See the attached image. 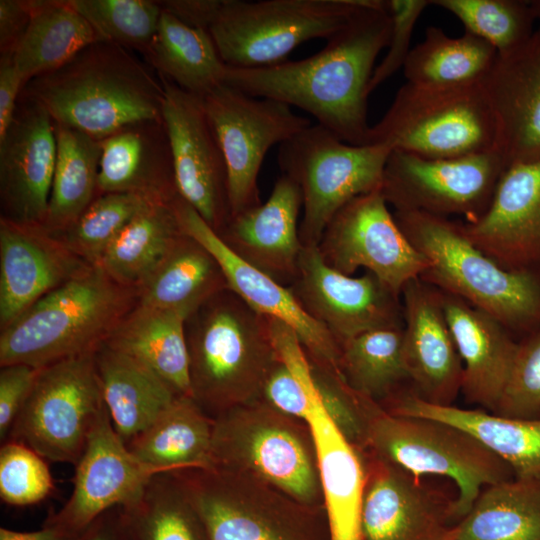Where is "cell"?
Returning <instances> with one entry per match:
<instances>
[{"label": "cell", "instance_id": "19", "mask_svg": "<svg viewBox=\"0 0 540 540\" xmlns=\"http://www.w3.org/2000/svg\"><path fill=\"white\" fill-rule=\"evenodd\" d=\"M173 206L182 231L205 247L220 265L227 288L259 314L288 325L314 363L343 377L337 341L302 308L289 288L235 255L179 195L174 198Z\"/></svg>", "mask_w": 540, "mask_h": 540}, {"label": "cell", "instance_id": "42", "mask_svg": "<svg viewBox=\"0 0 540 540\" xmlns=\"http://www.w3.org/2000/svg\"><path fill=\"white\" fill-rule=\"evenodd\" d=\"M339 366L347 385L377 403L410 383L403 352V327L359 334L339 343Z\"/></svg>", "mask_w": 540, "mask_h": 540}, {"label": "cell", "instance_id": "20", "mask_svg": "<svg viewBox=\"0 0 540 540\" xmlns=\"http://www.w3.org/2000/svg\"><path fill=\"white\" fill-rule=\"evenodd\" d=\"M175 473L209 540H295L275 519L295 501L279 490L251 476L219 469Z\"/></svg>", "mask_w": 540, "mask_h": 540}, {"label": "cell", "instance_id": "51", "mask_svg": "<svg viewBox=\"0 0 540 540\" xmlns=\"http://www.w3.org/2000/svg\"><path fill=\"white\" fill-rule=\"evenodd\" d=\"M24 81L16 70L11 57L1 56L0 61V140L9 129L17 108L18 95Z\"/></svg>", "mask_w": 540, "mask_h": 540}, {"label": "cell", "instance_id": "18", "mask_svg": "<svg viewBox=\"0 0 540 540\" xmlns=\"http://www.w3.org/2000/svg\"><path fill=\"white\" fill-rule=\"evenodd\" d=\"M165 473L135 457L103 410L75 463L73 490L49 526L72 537L107 511L139 497L151 478Z\"/></svg>", "mask_w": 540, "mask_h": 540}, {"label": "cell", "instance_id": "8", "mask_svg": "<svg viewBox=\"0 0 540 540\" xmlns=\"http://www.w3.org/2000/svg\"><path fill=\"white\" fill-rule=\"evenodd\" d=\"M481 83L428 87L406 82L380 121L371 126L369 145L425 158L495 150L494 118Z\"/></svg>", "mask_w": 540, "mask_h": 540}, {"label": "cell", "instance_id": "5", "mask_svg": "<svg viewBox=\"0 0 540 540\" xmlns=\"http://www.w3.org/2000/svg\"><path fill=\"white\" fill-rule=\"evenodd\" d=\"M137 290L99 266L54 289L1 330L0 366L42 369L95 352L134 308Z\"/></svg>", "mask_w": 540, "mask_h": 540}, {"label": "cell", "instance_id": "11", "mask_svg": "<svg viewBox=\"0 0 540 540\" xmlns=\"http://www.w3.org/2000/svg\"><path fill=\"white\" fill-rule=\"evenodd\" d=\"M95 352L40 369L7 440L46 460L75 465L106 407Z\"/></svg>", "mask_w": 540, "mask_h": 540}, {"label": "cell", "instance_id": "45", "mask_svg": "<svg viewBox=\"0 0 540 540\" xmlns=\"http://www.w3.org/2000/svg\"><path fill=\"white\" fill-rule=\"evenodd\" d=\"M91 25L100 41L133 47L143 53L160 20V2L150 0H68Z\"/></svg>", "mask_w": 540, "mask_h": 540}, {"label": "cell", "instance_id": "35", "mask_svg": "<svg viewBox=\"0 0 540 540\" xmlns=\"http://www.w3.org/2000/svg\"><path fill=\"white\" fill-rule=\"evenodd\" d=\"M144 53L165 79L196 96L203 98L224 84L227 65L209 31L191 27L163 8Z\"/></svg>", "mask_w": 540, "mask_h": 540}, {"label": "cell", "instance_id": "27", "mask_svg": "<svg viewBox=\"0 0 540 540\" xmlns=\"http://www.w3.org/2000/svg\"><path fill=\"white\" fill-rule=\"evenodd\" d=\"M442 304L463 365L461 392L469 403L493 412L500 397L518 342L493 316L444 293Z\"/></svg>", "mask_w": 540, "mask_h": 540}, {"label": "cell", "instance_id": "2", "mask_svg": "<svg viewBox=\"0 0 540 540\" xmlns=\"http://www.w3.org/2000/svg\"><path fill=\"white\" fill-rule=\"evenodd\" d=\"M54 123L101 141L142 123H162L163 82L124 47L97 41L24 86Z\"/></svg>", "mask_w": 540, "mask_h": 540}, {"label": "cell", "instance_id": "32", "mask_svg": "<svg viewBox=\"0 0 540 540\" xmlns=\"http://www.w3.org/2000/svg\"><path fill=\"white\" fill-rule=\"evenodd\" d=\"M153 123L127 127L101 140L98 190L173 199L178 195L167 135L156 143Z\"/></svg>", "mask_w": 540, "mask_h": 540}, {"label": "cell", "instance_id": "3", "mask_svg": "<svg viewBox=\"0 0 540 540\" xmlns=\"http://www.w3.org/2000/svg\"><path fill=\"white\" fill-rule=\"evenodd\" d=\"M192 398L212 418L259 400L278 361L268 318L226 288L186 321Z\"/></svg>", "mask_w": 540, "mask_h": 540}, {"label": "cell", "instance_id": "53", "mask_svg": "<svg viewBox=\"0 0 540 540\" xmlns=\"http://www.w3.org/2000/svg\"><path fill=\"white\" fill-rule=\"evenodd\" d=\"M71 537L48 526L35 532H18L6 528L0 529V540H70Z\"/></svg>", "mask_w": 540, "mask_h": 540}, {"label": "cell", "instance_id": "52", "mask_svg": "<svg viewBox=\"0 0 540 540\" xmlns=\"http://www.w3.org/2000/svg\"><path fill=\"white\" fill-rule=\"evenodd\" d=\"M160 4L183 23L208 30L220 10L222 0H170L161 1Z\"/></svg>", "mask_w": 540, "mask_h": 540}, {"label": "cell", "instance_id": "24", "mask_svg": "<svg viewBox=\"0 0 540 540\" xmlns=\"http://www.w3.org/2000/svg\"><path fill=\"white\" fill-rule=\"evenodd\" d=\"M506 167L540 160V28L518 48L498 54L481 83Z\"/></svg>", "mask_w": 540, "mask_h": 540}, {"label": "cell", "instance_id": "29", "mask_svg": "<svg viewBox=\"0 0 540 540\" xmlns=\"http://www.w3.org/2000/svg\"><path fill=\"white\" fill-rule=\"evenodd\" d=\"M385 402L387 411L438 420L473 437L513 469L515 477L540 479V419H517L480 409L436 405L404 388Z\"/></svg>", "mask_w": 540, "mask_h": 540}, {"label": "cell", "instance_id": "1", "mask_svg": "<svg viewBox=\"0 0 540 540\" xmlns=\"http://www.w3.org/2000/svg\"><path fill=\"white\" fill-rule=\"evenodd\" d=\"M390 32L386 0H367L314 55L262 67L227 65L224 84L297 107L342 141L369 145L368 86Z\"/></svg>", "mask_w": 540, "mask_h": 540}, {"label": "cell", "instance_id": "15", "mask_svg": "<svg viewBox=\"0 0 540 540\" xmlns=\"http://www.w3.org/2000/svg\"><path fill=\"white\" fill-rule=\"evenodd\" d=\"M362 540H456L455 497L363 450Z\"/></svg>", "mask_w": 540, "mask_h": 540}, {"label": "cell", "instance_id": "25", "mask_svg": "<svg viewBox=\"0 0 540 540\" xmlns=\"http://www.w3.org/2000/svg\"><path fill=\"white\" fill-rule=\"evenodd\" d=\"M403 352L411 389L436 405L461 392L463 365L443 309L441 291L416 278L401 292Z\"/></svg>", "mask_w": 540, "mask_h": 540}, {"label": "cell", "instance_id": "4", "mask_svg": "<svg viewBox=\"0 0 540 540\" xmlns=\"http://www.w3.org/2000/svg\"><path fill=\"white\" fill-rule=\"evenodd\" d=\"M393 214L427 259L422 281L485 311L520 339L540 328V272L503 268L466 236L460 222L417 211Z\"/></svg>", "mask_w": 540, "mask_h": 540}, {"label": "cell", "instance_id": "28", "mask_svg": "<svg viewBox=\"0 0 540 540\" xmlns=\"http://www.w3.org/2000/svg\"><path fill=\"white\" fill-rule=\"evenodd\" d=\"M305 423L315 448L330 540H362L363 450L352 444L334 424L322 407L315 386Z\"/></svg>", "mask_w": 540, "mask_h": 540}, {"label": "cell", "instance_id": "12", "mask_svg": "<svg viewBox=\"0 0 540 540\" xmlns=\"http://www.w3.org/2000/svg\"><path fill=\"white\" fill-rule=\"evenodd\" d=\"M224 156L231 217L260 205L258 175L270 148L311 125L292 107L222 84L203 97Z\"/></svg>", "mask_w": 540, "mask_h": 540}, {"label": "cell", "instance_id": "40", "mask_svg": "<svg viewBox=\"0 0 540 540\" xmlns=\"http://www.w3.org/2000/svg\"><path fill=\"white\" fill-rule=\"evenodd\" d=\"M498 53L485 40L465 32L448 36L429 26L422 42L413 47L403 67L406 82L428 87H458L481 83Z\"/></svg>", "mask_w": 540, "mask_h": 540}, {"label": "cell", "instance_id": "48", "mask_svg": "<svg viewBox=\"0 0 540 540\" xmlns=\"http://www.w3.org/2000/svg\"><path fill=\"white\" fill-rule=\"evenodd\" d=\"M387 11L391 20V32L387 52L382 61L375 66L371 76L368 93L403 69L412 48L410 42L415 25L426 9L431 5L427 0H386Z\"/></svg>", "mask_w": 540, "mask_h": 540}, {"label": "cell", "instance_id": "49", "mask_svg": "<svg viewBox=\"0 0 540 540\" xmlns=\"http://www.w3.org/2000/svg\"><path fill=\"white\" fill-rule=\"evenodd\" d=\"M40 369L26 364L1 366L0 371V438L6 441L22 410Z\"/></svg>", "mask_w": 540, "mask_h": 540}, {"label": "cell", "instance_id": "38", "mask_svg": "<svg viewBox=\"0 0 540 540\" xmlns=\"http://www.w3.org/2000/svg\"><path fill=\"white\" fill-rule=\"evenodd\" d=\"M57 155L46 219L53 235L69 228L93 202L98 190L101 141L54 123Z\"/></svg>", "mask_w": 540, "mask_h": 540}, {"label": "cell", "instance_id": "16", "mask_svg": "<svg viewBox=\"0 0 540 540\" xmlns=\"http://www.w3.org/2000/svg\"><path fill=\"white\" fill-rule=\"evenodd\" d=\"M162 82V120L177 192L219 233L231 218L227 168L203 98Z\"/></svg>", "mask_w": 540, "mask_h": 540}, {"label": "cell", "instance_id": "47", "mask_svg": "<svg viewBox=\"0 0 540 540\" xmlns=\"http://www.w3.org/2000/svg\"><path fill=\"white\" fill-rule=\"evenodd\" d=\"M492 413L517 419H540V328L519 340Z\"/></svg>", "mask_w": 540, "mask_h": 540}, {"label": "cell", "instance_id": "36", "mask_svg": "<svg viewBox=\"0 0 540 540\" xmlns=\"http://www.w3.org/2000/svg\"><path fill=\"white\" fill-rule=\"evenodd\" d=\"M173 200L151 201L109 245L97 266L117 283L137 290L183 234Z\"/></svg>", "mask_w": 540, "mask_h": 540}, {"label": "cell", "instance_id": "9", "mask_svg": "<svg viewBox=\"0 0 540 540\" xmlns=\"http://www.w3.org/2000/svg\"><path fill=\"white\" fill-rule=\"evenodd\" d=\"M390 153L383 145L346 143L317 123L279 145L282 174L302 193L303 246H317L331 218L349 201L380 190Z\"/></svg>", "mask_w": 540, "mask_h": 540}, {"label": "cell", "instance_id": "10", "mask_svg": "<svg viewBox=\"0 0 540 540\" xmlns=\"http://www.w3.org/2000/svg\"><path fill=\"white\" fill-rule=\"evenodd\" d=\"M367 0H222L208 31L224 63L251 68L281 63L298 45L328 39Z\"/></svg>", "mask_w": 540, "mask_h": 540}, {"label": "cell", "instance_id": "23", "mask_svg": "<svg viewBox=\"0 0 540 540\" xmlns=\"http://www.w3.org/2000/svg\"><path fill=\"white\" fill-rule=\"evenodd\" d=\"M91 267L42 226L1 218V330L42 297Z\"/></svg>", "mask_w": 540, "mask_h": 540}, {"label": "cell", "instance_id": "14", "mask_svg": "<svg viewBox=\"0 0 540 540\" xmlns=\"http://www.w3.org/2000/svg\"><path fill=\"white\" fill-rule=\"evenodd\" d=\"M380 190L360 195L331 218L317 245L323 261L352 276L373 273L395 293L420 278L427 259L405 236Z\"/></svg>", "mask_w": 540, "mask_h": 540}, {"label": "cell", "instance_id": "31", "mask_svg": "<svg viewBox=\"0 0 540 540\" xmlns=\"http://www.w3.org/2000/svg\"><path fill=\"white\" fill-rule=\"evenodd\" d=\"M186 321L177 312L136 303L105 344L146 366L178 395L192 397Z\"/></svg>", "mask_w": 540, "mask_h": 540}, {"label": "cell", "instance_id": "54", "mask_svg": "<svg viewBox=\"0 0 540 540\" xmlns=\"http://www.w3.org/2000/svg\"><path fill=\"white\" fill-rule=\"evenodd\" d=\"M96 526L92 530V526H88L89 531L83 536L80 540H118V537H115L114 534L108 530L107 525H100V517L94 521Z\"/></svg>", "mask_w": 540, "mask_h": 540}, {"label": "cell", "instance_id": "26", "mask_svg": "<svg viewBox=\"0 0 540 540\" xmlns=\"http://www.w3.org/2000/svg\"><path fill=\"white\" fill-rule=\"evenodd\" d=\"M302 206L299 185L282 174L264 203L231 217L217 234L240 259L288 287L297 277L303 249Z\"/></svg>", "mask_w": 540, "mask_h": 540}, {"label": "cell", "instance_id": "22", "mask_svg": "<svg viewBox=\"0 0 540 540\" xmlns=\"http://www.w3.org/2000/svg\"><path fill=\"white\" fill-rule=\"evenodd\" d=\"M460 224L503 268L540 272V160L507 167L485 213Z\"/></svg>", "mask_w": 540, "mask_h": 540}, {"label": "cell", "instance_id": "43", "mask_svg": "<svg viewBox=\"0 0 540 540\" xmlns=\"http://www.w3.org/2000/svg\"><path fill=\"white\" fill-rule=\"evenodd\" d=\"M157 198L161 197L139 193L102 194L57 237L84 261L97 266L106 249L121 231Z\"/></svg>", "mask_w": 540, "mask_h": 540}, {"label": "cell", "instance_id": "6", "mask_svg": "<svg viewBox=\"0 0 540 540\" xmlns=\"http://www.w3.org/2000/svg\"><path fill=\"white\" fill-rule=\"evenodd\" d=\"M213 419V469L251 476L307 508L323 503L306 423L261 400L230 408Z\"/></svg>", "mask_w": 540, "mask_h": 540}, {"label": "cell", "instance_id": "13", "mask_svg": "<svg viewBox=\"0 0 540 540\" xmlns=\"http://www.w3.org/2000/svg\"><path fill=\"white\" fill-rule=\"evenodd\" d=\"M496 150L457 158L391 151L380 191L395 211H417L472 222L489 207L506 170Z\"/></svg>", "mask_w": 540, "mask_h": 540}, {"label": "cell", "instance_id": "39", "mask_svg": "<svg viewBox=\"0 0 540 540\" xmlns=\"http://www.w3.org/2000/svg\"><path fill=\"white\" fill-rule=\"evenodd\" d=\"M456 540H540V479L483 488L460 521Z\"/></svg>", "mask_w": 540, "mask_h": 540}, {"label": "cell", "instance_id": "30", "mask_svg": "<svg viewBox=\"0 0 540 540\" xmlns=\"http://www.w3.org/2000/svg\"><path fill=\"white\" fill-rule=\"evenodd\" d=\"M95 361L105 406L125 444L182 396L146 366L105 343L96 350Z\"/></svg>", "mask_w": 540, "mask_h": 540}, {"label": "cell", "instance_id": "44", "mask_svg": "<svg viewBox=\"0 0 540 540\" xmlns=\"http://www.w3.org/2000/svg\"><path fill=\"white\" fill-rule=\"evenodd\" d=\"M456 16L473 34L495 48L508 53L524 44L533 34L535 18L529 1L523 0H434Z\"/></svg>", "mask_w": 540, "mask_h": 540}, {"label": "cell", "instance_id": "55", "mask_svg": "<svg viewBox=\"0 0 540 540\" xmlns=\"http://www.w3.org/2000/svg\"><path fill=\"white\" fill-rule=\"evenodd\" d=\"M529 5L535 20H540V0L529 1Z\"/></svg>", "mask_w": 540, "mask_h": 540}, {"label": "cell", "instance_id": "33", "mask_svg": "<svg viewBox=\"0 0 540 540\" xmlns=\"http://www.w3.org/2000/svg\"><path fill=\"white\" fill-rule=\"evenodd\" d=\"M214 419L189 396H178L126 446L140 461L165 473L211 470Z\"/></svg>", "mask_w": 540, "mask_h": 540}, {"label": "cell", "instance_id": "34", "mask_svg": "<svg viewBox=\"0 0 540 540\" xmlns=\"http://www.w3.org/2000/svg\"><path fill=\"white\" fill-rule=\"evenodd\" d=\"M227 288L224 273L210 252L183 234L149 278L137 289V303L192 316Z\"/></svg>", "mask_w": 540, "mask_h": 540}, {"label": "cell", "instance_id": "37", "mask_svg": "<svg viewBox=\"0 0 540 540\" xmlns=\"http://www.w3.org/2000/svg\"><path fill=\"white\" fill-rule=\"evenodd\" d=\"M31 19L11 60L26 85L53 71L92 43L100 41L68 0H33Z\"/></svg>", "mask_w": 540, "mask_h": 540}, {"label": "cell", "instance_id": "46", "mask_svg": "<svg viewBox=\"0 0 540 540\" xmlns=\"http://www.w3.org/2000/svg\"><path fill=\"white\" fill-rule=\"evenodd\" d=\"M40 454L15 440L0 448V497L13 506H27L48 497L54 482L49 467Z\"/></svg>", "mask_w": 540, "mask_h": 540}, {"label": "cell", "instance_id": "21", "mask_svg": "<svg viewBox=\"0 0 540 540\" xmlns=\"http://www.w3.org/2000/svg\"><path fill=\"white\" fill-rule=\"evenodd\" d=\"M57 155L54 122L37 102L16 108L0 140L1 218L42 226L47 215Z\"/></svg>", "mask_w": 540, "mask_h": 540}, {"label": "cell", "instance_id": "7", "mask_svg": "<svg viewBox=\"0 0 540 540\" xmlns=\"http://www.w3.org/2000/svg\"><path fill=\"white\" fill-rule=\"evenodd\" d=\"M365 449L414 475L452 480L459 521L483 488L516 478L509 464L466 431L434 419L393 414L374 401L367 412Z\"/></svg>", "mask_w": 540, "mask_h": 540}, {"label": "cell", "instance_id": "50", "mask_svg": "<svg viewBox=\"0 0 540 540\" xmlns=\"http://www.w3.org/2000/svg\"><path fill=\"white\" fill-rule=\"evenodd\" d=\"M31 19L30 1H0V51L1 56L13 54L26 32Z\"/></svg>", "mask_w": 540, "mask_h": 540}, {"label": "cell", "instance_id": "17", "mask_svg": "<svg viewBox=\"0 0 540 540\" xmlns=\"http://www.w3.org/2000/svg\"><path fill=\"white\" fill-rule=\"evenodd\" d=\"M288 288L338 345L371 330L404 324L401 295L371 272L353 277L334 270L317 246H303L297 277Z\"/></svg>", "mask_w": 540, "mask_h": 540}, {"label": "cell", "instance_id": "41", "mask_svg": "<svg viewBox=\"0 0 540 540\" xmlns=\"http://www.w3.org/2000/svg\"><path fill=\"white\" fill-rule=\"evenodd\" d=\"M119 511L129 540H209L175 472L154 475L139 497Z\"/></svg>", "mask_w": 540, "mask_h": 540}]
</instances>
